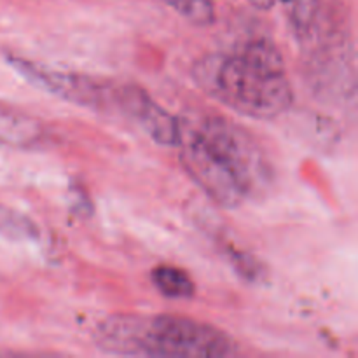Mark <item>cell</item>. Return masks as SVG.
Here are the masks:
<instances>
[{"instance_id":"1","label":"cell","mask_w":358,"mask_h":358,"mask_svg":"<svg viewBox=\"0 0 358 358\" xmlns=\"http://www.w3.org/2000/svg\"><path fill=\"white\" fill-rule=\"evenodd\" d=\"M177 149L192 180L212 201L236 208L271 180V168L255 140L217 115L178 119Z\"/></svg>"},{"instance_id":"2","label":"cell","mask_w":358,"mask_h":358,"mask_svg":"<svg viewBox=\"0 0 358 358\" xmlns=\"http://www.w3.org/2000/svg\"><path fill=\"white\" fill-rule=\"evenodd\" d=\"M194 79L217 101L254 119H275L294 101L285 62L273 41L252 37L233 49L205 56Z\"/></svg>"},{"instance_id":"3","label":"cell","mask_w":358,"mask_h":358,"mask_svg":"<svg viewBox=\"0 0 358 358\" xmlns=\"http://www.w3.org/2000/svg\"><path fill=\"white\" fill-rule=\"evenodd\" d=\"M94 343L114 355L212 358L236 353L233 338L213 325L185 317L117 315L94 329Z\"/></svg>"},{"instance_id":"4","label":"cell","mask_w":358,"mask_h":358,"mask_svg":"<svg viewBox=\"0 0 358 358\" xmlns=\"http://www.w3.org/2000/svg\"><path fill=\"white\" fill-rule=\"evenodd\" d=\"M308 45L304 77L317 98L332 103L352 100L355 94V58L346 30L327 21L322 13Z\"/></svg>"},{"instance_id":"5","label":"cell","mask_w":358,"mask_h":358,"mask_svg":"<svg viewBox=\"0 0 358 358\" xmlns=\"http://www.w3.org/2000/svg\"><path fill=\"white\" fill-rule=\"evenodd\" d=\"M7 62L21 76L27 77V80L49 91L51 94L63 98V100L91 108H115L119 84L96 80L93 77L83 76V73L44 69V66L35 65L23 58H16V56H7Z\"/></svg>"},{"instance_id":"6","label":"cell","mask_w":358,"mask_h":358,"mask_svg":"<svg viewBox=\"0 0 358 358\" xmlns=\"http://www.w3.org/2000/svg\"><path fill=\"white\" fill-rule=\"evenodd\" d=\"M115 108L133 119L150 138L159 145L175 147L178 140V129L180 122L175 115H171L166 108L149 96L138 86H119L117 98H115Z\"/></svg>"},{"instance_id":"7","label":"cell","mask_w":358,"mask_h":358,"mask_svg":"<svg viewBox=\"0 0 358 358\" xmlns=\"http://www.w3.org/2000/svg\"><path fill=\"white\" fill-rule=\"evenodd\" d=\"M44 124L38 119L13 108L0 107V143L14 149H34L45 140Z\"/></svg>"},{"instance_id":"8","label":"cell","mask_w":358,"mask_h":358,"mask_svg":"<svg viewBox=\"0 0 358 358\" xmlns=\"http://www.w3.org/2000/svg\"><path fill=\"white\" fill-rule=\"evenodd\" d=\"M324 13V0H287V16L297 41L304 42Z\"/></svg>"},{"instance_id":"9","label":"cell","mask_w":358,"mask_h":358,"mask_svg":"<svg viewBox=\"0 0 358 358\" xmlns=\"http://www.w3.org/2000/svg\"><path fill=\"white\" fill-rule=\"evenodd\" d=\"M152 283L170 299H187L194 296V282L184 269L161 264L152 271Z\"/></svg>"},{"instance_id":"10","label":"cell","mask_w":358,"mask_h":358,"mask_svg":"<svg viewBox=\"0 0 358 358\" xmlns=\"http://www.w3.org/2000/svg\"><path fill=\"white\" fill-rule=\"evenodd\" d=\"M0 236L13 241H31L38 238V227L30 217L0 205Z\"/></svg>"},{"instance_id":"11","label":"cell","mask_w":358,"mask_h":358,"mask_svg":"<svg viewBox=\"0 0 358 358\" xmlns=\"http://www.w3.org/2000/svg\"><path fill=\"white\" fill-rule=\"evenodd\" d=\"M173 6L194 24H210L213 21L212 0H175Z\"/></svg>"},{"instance_id":"12","label":"cell","mask_w":358,"mask_h":358,"mask_svg":"<svg viewBox=\"0 0 358 358\" xmlns=\"http://www.w3.org/2000/svg\"><path fill=\"white\" fill-rule=\"evenodd\" d=\"M250 6L257 7V9H262V10H268L271 9L273 3H275V0H247Z\"/></svg>"}]
</instances>
